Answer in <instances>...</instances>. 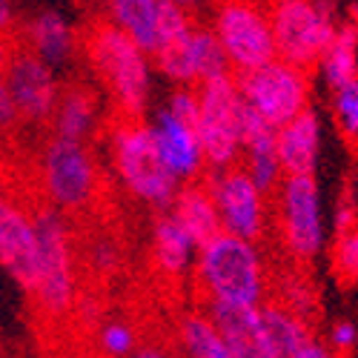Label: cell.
<instances>
[{
    "label": "cell",
    "mask_w": 358,
    "mask_h": 358,
    "mask_svg": "<svg viewBox=\"0 0 358 358\" xmlns=\"http://www.w3.org/2000/svg\"><path fill=\"white\" fill-rule=\"evenodd\" d=\"M318 69L330 89L358 78V23L355 20H344L336 26V35L330 46L324 49Z\"/></svg>",
    "instance_id": "24"
},
{
    "label": "cell",
    "mask_w": 358,
    "mask_h": 358,
    "mask_svg": "<svg viewBox=\"0 0 358 358\" xmlns=\"http://www.w3.org/2000/svg\"><path fill=\"white\" fill-rule=\"evenodd\" d=\"M3 83H6V95L17 117V127L49 124L55 98H57V80L49 64L41 61V55L26 43L23 32L15 26L6 35Z\"/></svg>",
    "instance_id": "9"
},
{
    "label": "cell",
    "mask_w": 358,
    "mask_h": 358,
    "mask_svg": "<svg viewBox=\"0 0 358 358\" xmlns=\"http://www.w3.org/2000/svg\"><path fill=\"white\" fill-rule=\"evenodd\" d=\"M250 181L270 198L284 181V169L275 152V129L266 127L261 117L241 101V161H238Z\"/></svg>",
    "instance_id": "16"
},
{
    "label": "cell",
    "mask_w": 358,
    "mask_h": 358,
    "mask_svg": "<svg viewBox=\"0 0 358 358\" xmlns=\"http://www.w3.org/2000/svg\"><path fill=\"white\" fill-rule=\"evenodd\" d=\"M333 92V115L341 135L347 141H358V78L330 89Z\"/></svg>",
    "instance_id": "28"
},
{
    "label": "cell",
    "mask_w": 358,
    "mask_h": 358,
    "mask_svg": "<svg viewBox=\"0 0 358 358\" xmlns=\"http://www.w3.org/2000/svg\"><path fill=\"white\" fill-rule=\"evenodd\" d=\"M129 358H175V355L161 344H138Z\"/></svg>",
    "instance_id": "35"
},
{
    "label": "cell",
    "mask_w": 358,
    "mask_h": 358,
    "mask_svg": "<svg viewBox=\"0 0 358 358\" xmlns=\"http://www.w3.org/2000/svg\"><path fill=\"white\" fill-rule=\"evenodd\" d=\"M210 29L227 55L232 75L252 72L275 57L266 6L255 0H218Z\"/></svg>",
    "instance_id": "10"
},
{
    "label": "cell",
    "mask_w": 358,
    "mask_h": 358,
    "mask_svg": "<svg viewBox=\"0 0 358 358\" xmlns=\"http://www.w3.org/2000/svg\"><path fill=\"white\" fill-rule=\"evenodd\" d=\"M333 273L344 284H358V224L347 232H338L333 247Z\"/></svg>",
    "instance_id": "30"
},
{
    "label": "cell",
    "mask_w": 358,
    "mask_h": 358,
    "mask_svg": "<svg viewBox=\"0 0 358 358\" xmlns=\"http://www.w3.org/2000/svg\"><path fill=\"white\" fill-rule=\"evenodd\" d=\"M321 115L307 106L301 115L275 129V152L284 175H315L321 158Z\"/></svg>",
    "instance_id": "17"
},
{
    "label": "cell",
    "mask_w": 358,
    "mask_h": 358,
    "mask_svg": "<svg viewBox=\"0 0 358 358\" xmlns=\"http://www.w3.org/2000/svg\"><path fill=\"white\" fill-rule=\"evenodd\" d=\"M198 92V117L195 132L203 149L206 172L238 166L241 161V92L235 75L203 80Z\"/></svg>",
    "instance_id": "8"
},
{
    "label": "cell",
    "mask_w": 358,
    "mask_h": 358,
    "mask_svg": "<svg viewBox=\"0 0 358 358\" xmlns=\"http://www.w3.org/2000/svg\"><path fill=\"white\" fill-rule=\"evenodd\" d=\"M35 169L43 201L64 215H86L103 198V172L86 141L49 135Z\"/></svg>",
    "instance_id": "3"
},
{
    "label": "cell",
    "mask_w": 358,
    "mask_h": 358,
    "mask_svg": "<svg viewBox=\"0 0 358 358\" xmlns=\"http://www.w3.org/2000/svg\"><path fill=\"white\" fill-rule=\"evenodd\" d=\"M178 347L184 358H229L227 341L218 333L213 318L203 313V307L189 310L178 321Z\"/></svg>",
    "instance_id": "25"
},
{
    "label": "cell",
    "mask_w": 358,
    "mask_h": 358,
    "mask_svg": "<svg viewBox=\"0 0 358 358\" xmlns=\"http://www.w3.org/2000/svg\"><path fill=\"white\" fill-rule=\"evenodd\" d=\"M109 146L115 172L121 175L124 187L152 210L166 213L181 184L175 181V175L161 161L149 124L143 117L117 115L109 124Z\"/></svg>",
    "instance_id": "4"
},
{
    "label": "cell",
    "mask_w": 358,
    "mask_h": 358,
    "mask_svg": "<svg viewBox=\"0 0 358 358\" xmlns=\"http://www.w3.org/2000/svg\"><path fill=\"white\" fill-rule=\"evenodd\" d=\"M261 327H264L266 338H270V344L275 347V352L281 358H287L298 347H304L310 338H315L313 321L292 313L281 301H270V298L261 304Z\"/></svg>",
    "instance_id": "23"
},
{
    "label": "cell",
    "mask_w": 358,
    "mask_h": 358,
    "mask_svg": "<svg viewBox=\"0 0 358 358\" xmlns=\"http://www.w3.org/2000/svg\"><path fill=\"white\" fill-rule=\"evenodd\" d=\"M109 20L129 35L149 57L158 52V6L161 0H106Z\"/></svg>",
    "instance_id": "22"
},
{
    "label": "cell",
    "mask_w": 358,
    "mask_h": 358,
    "mask_svg": "<svg viewBox=\"0 0 358 358\" xmlns=\"http://www.w3.org/2000/svg\"><path fill=\"white\" fill-rule=\"evenodd\" d=\"M138 347V333L129 321L109 318L98 327V350L106 358H129Z\"/></svg>",
    "instance_id": "27"
},
{
    "label": "cell",
    "mask_w": 358,
    "mask_h": 358,
    "mask_svg": "<svg viewBox=\"0 0 358 358\" xmlns=\"http://www.w3.org/2000/svg\"><path fill=\"white\" fill-rule=\"evenodd\" d=\"M38 244H41V281L32 301L46 318H64L78 298V255L69 221L55 206L32 210Z\"/></svg>",
    "instance_id": "5"
},
{
    "label": "cell",
    "mask_w": 358,
    "mask_h": 358,
    "mask_svg": "<svg viewBox=\"0 0 358 358\" xmlns=\"http://www.w3.org/2000/svg\"><path fill=\"white\" fill-rule=\"evenodd\" d=\"M26 43L32 46L41 61L46 64H66L72 52L78 49V32L57 15V12H41L29 26L20 29Z\"/></svg>",
    "instance_id": "21"
},
{
    "label": "cell",
    "mask_w": 358,
    "mask_h": 358,
    "mask_svg": "<svg viewBox=\"0 0 358 358\" xmlns=\"http://www.w3.org/2000/svg\"><path fill=\"white\" fill-rule=\"evenodd\" d=\"M149 132H152L161 161L175 175L178 184L203 181L206 161H203V149H201V141L192 124L178 121L172 112L161 106L152 121H149Z\"/></svg>",
    "instance_id": "14"
},
{
    "label": "cell",
    "mask_w": 358,
    "mask_h": 358,
    "mask_svg": "<svg viewBox=\"0 0 358 358\" xmlns=\"http://www.w3.org/2000/svg\"><path fill=\"white\" fill-rule=\"evenodd\" d=\"M241 101L266 127H284L310 106V72L298 69L281 57H273L252 72L235 75Z\"/></svg>",
    "instance_id": "11"
},
{
    "label": "cell",
    "mask_w": 358,
    "mask_h": 358,
    "mask_svg": "<svg viewBox=\"0 0 358 358\" xmlns=\"http://www.w3.org/2000/svg\"><path fill=\"white\" fill-rule=\"evenodd\" d=\"M203 184L210 189L221 232L247 238V241H261L266 232V221H270V210H266V198L241 166H227V169H210L203 175Z\"/></svg>",
    "instance_id": "12"
},
{
    "label": "cell",
    "mask_w": 358,
    "mask_h": 358,
    "mask_svg": "<svg viewBox=\"0 0 358 358\" xmlns=\"http://www.w3.org/2000/svg\"><path fill=\"white\" fill-rule=\"evenodd\" d=\"M266 17L275 41V57L307 72L318 66L338 26L324 0H270Z\"/></svg>",
    "instance_id": "6"
},
{
    "label": "cell",
    "mask_w": 358,
    "mask_h": 358,
    "mask_svg": "<svg viewBox=\"0 0 358 358\" xmlns=\"http://www.w3.org/2000/svg\"><path fill=\"white\" fill-rule=\"evenodd\" d=\"M78 41L109 92L121 117H143L152 89V57L129 35H124L109 17L92 20L78 32Z\"/></svg>",
    "instance_id": "1"
},
{
    "label": "cell",
    "mask_w": 358,
    "mask_h": 358,
    "mask_svg": "<svg viewBox=\"0 0 358 358\" xmlns=\"http://www.w3.org/2000/svg\"><path fill=\"white\" fill-rule=\"evenodd\" d=\"M192 278L203 301L261 307L270 298V273L261 247L229 232H218L198 247Z\"/></svg>",
    "instance_id": "2"
},
{
    "label": "cell",
    "mask_w": 358,
    "mask_h": 358,
    "mask_svg": "<svg viewBox=\"0 0 358 358\" xmlns=\"http://www.w3.org/2000/svg\"><path fill=\"white\" fill-rule=\"evenodd\" d=\"M172 3H175V6H181V9H187V12L192 15V12L203 9L206 3H210V0H172Z\"/></svg>",
    "instance_id": "36"
},
{
    "label": "cell",
    "mask_w": 358,
    "mask_h": 358,
    "mask_svg": "<svg viewBox=\"0 0 358 358\" xmlns=\"http://www.w3.org/2000/svg\"><path fill=\"white\" fill-rule=\"evenodd\" d=\"M287 358H338V355H336L330 347H327L324 338L315 336V338H310L304 347H298L295 352H289Z\"/></svg>",
    "instance_id": "34"
},
{
    "label": "cell",
    "mask_w": 358,
    "mask_h": 358,
    "mask_svg": "<svg viewBox=\"0 0 358 358\" xmlns=\"http://www.w3.org/2000/svg\"><path fill=\"white\" fill-rule=\"evenodd\" d=\"M164 109L172 112L178 121L195 127V117H198V92H195V86H175L172 95L164 103Z\"/></svg>",
    "instance_id": "33"
},
{
    "label": "cell",
    "mask_w": 358,
    "mask_h": 358,
    "mask_svg": "<svg viewBox=\"0 0 358 358\" xmlns=\"http://www.w3.org/2000/svg\"><path fill=\"white\" fill-rule=\"evenodd\" d=\"M203 313L224 336L229 358H281L261 327V307L203 301Z\"/></svg>",
    "instance_id": "15"
},
{
    "label": "cell",
    "mask_w": 358,
    "mask_h": 358,
    "mask_svg": "<svg viewBox=\"0 0 358 358\" xmlns=\"http://www.w3.org/2000/svg\"><path fill=\"white\" fill-rule=\"evenodd\" d=\"M181 358H184V355H181Z\"/></svg>",
    "instance_id": "39"
},
{
    "label": "cell",
    "mask_w": 358,
    "mask_h": 358,
    "mask_svg": "<svg viewBox=\"0 0 358 358\" xmlns=\"http://www.w3.org/2000/svg\"><path fill=\"white\" fill-rule=\"evenodd\" d=\"M324 341L336 355H355L358 352V327L350 318H338L330 324V333H327Z\"/></svg>",
    "instance_id": "32"
},
{
    "label": "cell",
    "mask_w": 358,
    "mask_h": 358,
    "mask_svg": "<svg viewBox=\"0 0 358 358\" xmlns=\"http://www.w3.org/2000/svg\"><path fill=\"white\" fill-rule=\"evenodd\" d=\"M192 41H195V57H198V83L232 75L227 55L210 26H192Z\"/></svg>",
    "instance_id": "26"
},
{
    "label": "cell",
    "mask_w": 358,
    "mask_h": 358,
    "mask_svg": "<svg viewBox=\"0 0 358 358\" xmlns=\"http://www.w3.org/2000/svg\"><path fill=\"white\" fill-rule=\"evenodd\" d=\"M178 227H181L192 244L201 247L206 244L210 238H215L221 232V221H218V210H215V201L206 189L203 181H192V184H181L166 210Z\"/></svg>",
    "instance_id": "19"
},
{
    "label": "cell",
    "mask_w": 358,
    "mask_h": 358,
    "mask_svg": "<svg viewBox=\"0 0 358 358\" xmlns=\"http://www.w3.org/2000/svg\"><path fill=\"white\" fill-rule=\"evenodd\" d=\"M192 29V15L181 6H175L172 0H161V6H158V49L175 38H181L187 35Z\"/></svg>",
    "instance_id": "31"
},
{
    "label": "cell",
    "mask_w": 358,
    "mask_h": 358,
    "mask_svg": "<svg viewBox=\"0 0 358 358\" xmlns=\"http://www.w3.org/2000/svg\"><path fill=\"white\" fill-rule=\"evenodd\" d=\"M0 264L26 295H35L41 281V244L32 213L17 203H6L0 213Z\"/></svg>",
    "instance_id": "13"
},
{
    "label": "cell",
    "mask_w": 358,
    "mask_h": 358,
    "mask_svg": "<svg viewBox=\"0 0 358 358\" xmlns=\"http://www.w3.org/2000/svg\"><path fill=\"white\" fill-rule=\"evenodd\" d=\"M86 266L101 278H109L121 266V247L112 235L98 232L86 241Z\"/></svg>",
    "instance_id": "29"
},
{
    "label": "cell",
    "mask_w": 358,
    "mask_h": 358,
    "mask_svg": "<svg viewBox=\"0 0 358 358\" xmlns=\"http://www.w3.org/2000/svg\"><path fill=\"white\" fill-rule=\"evenodd\" d=\"M49 124H52V135L86 141L98 124V92L83 80H69L57 86Z\"/></svg>",
    "instance_id": "18"
},
{
    "label": "cell",
    "mask_w": 358,
    "mask_h": 358,
    "mask_svg": "<svg viewBox=\"0 0 358 358\" xmlns=\"http://www.w3.org/2000/svg\"><path fill=\"white\" fill-rule=\"evenodd\" d=\"M198 247L192 244V238L178 227V221L169 213H161L152 224V261L158 266V273L166 278H184L192 273Z\"/></svg>",
    "instance_id": "20"
},
{
    "label": "cell",
    "mask_w": 358,
    "mask_h": 358,
    "mask_svg": "<svg viewBox=\"0 0 358 358\" xmlns=\"http://www.w3.org/2000/svg\"><path fill=\"white\" fill-rule=\"evenodd\" d=\"M338 358H355V355H338Z\"/></svg>",
    "instance_id": "37"
},
{
    "label": "cell",
    "mask_w": 358,
    "mask_h": 358,
    "mask_svg": "<svg viewBox=\"0 0 358 358\" xmlns=\"http://www.w3.org/2000/svg\"><path fill=\"white\" fill-rule=\"evenodd\" d=\"M0 358H3V355H0Z\"/></svg>",
    "instance_id": "38"
},
{
    "label": "cell",
    "mask_w": 358,
    "mask_h": 358,
    "mask_svg": "<svg viewBox=\"0 0 358 358\" xmlns=\"http://www.w3.org/2000/svg\"><path fill=\"white\" fill-rule=\"evenodd\" d=\"M275 221L284 252L298 264H313L327 244L324 201L315 175H284L275 189Z\"/></svg>",
    "instance_id": "7"
}]
</instances>
